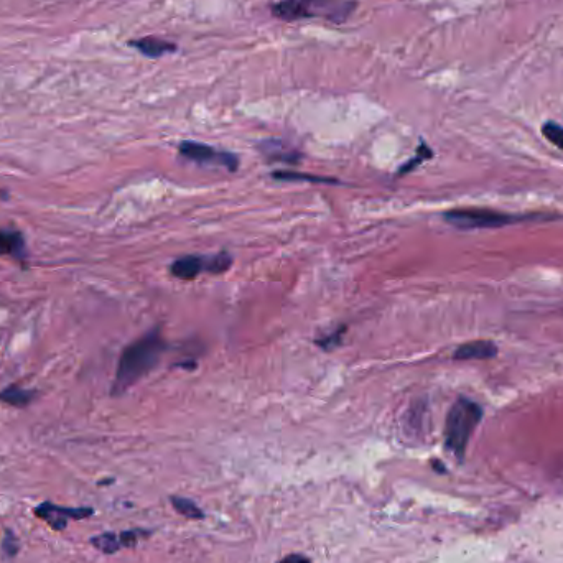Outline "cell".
I'll return each mask as SVG.
<instances>
[{
	"label": "cell",
	"mask_w": 563,
	"mask_h": 563,
	"mask_svg": "<svg viewBox=\"0 0 563 563\" xmlns=\"http://www.w3.org/2000/svg\"><path fill=\"white\" fill-rule=\"evenodd\" d=\"M165 340L159 330H152L122 351L117 364L116 379L112 384V394L121 396L127 389L152 373L165 353Z\"/></svg>",
	"instance_id": "obj_1"
},
{
	"label": "cell",
	"mask_w": 563,
	"mask_h": 563,
	"mask_svg": "<svg viewBox=\"0 0 563 563\" xmlns=\"http://www.w3.org/2000/svg\"><path fill=\"white\" fill-rule=\"evenodd\" d=\"M356 7V0H279L270 5V12L275 19L287 24L298 20L323 19L330 24L343 25Z\"/></svg>",
	"instance_id": "obj_2"
},
{
	"label": "cell",
	"mask_w": 563,
	"mask_h": 563,
	"mask_svg": "<svg viewBox=\"0 0 563 563\" xmlns=\"http://www.w3.org/2000/svg\"><path fill=\"white\" fill-rule=\"evenodd\" d=\"M481 417H483V409L480 405L465 397L458 399L448 412L445 445L458 460H463L471 433L475 432Z\"/></svg>",
	"instance_id": "obj_3"
},
{
	"label": "cell",
	"mask_w": 563,
	"mask_h": 563,
	"mask_svg": "<svg viewBox=\"0 0 563 563\" xmlns=\"http://www.w3.org/2000/svg\"><path fill=\"white\" fill-rule=\"evenodd\" d=\"M445 221L460 229H489L501 228L506 224L516 223L519 218L498 211L484 210V208H460L445 213Z\"/></svg>",
	"instance_id": "obj_4"
},
{
	"label": "cell",
	"mask_w": 563,
	"mask_h": 563,
	"mask_svg": "<svg viewBox=\"0 0 563 563\" xmlns=\"http://www.w3.org/2000/svg\"><path fill=\"white\" fill-rule=\"evenodd\" d=\"M233 259L228 252H221L215 256H187L177 259L170 267L173 277L180 280H193L200 274H223L229 270Z\"/></svg>",
	"instance_id": "obj_5"
},
{
	"label": "cell",
	"mask_w": 563,
	"mask_h": 563,
	"mask_svg": "<svg viewBox=\"0 0 563 563\" xmlns=\"http://www.w3.org/2000/svg\"><path fill=\"white\" fill-rule=\"evenodd\" d=\"M178 152L185 159L200 163V165H215V167H223L226 170H236L239 167L236 155L215 149L211 145L195 142V140H183L178 147Z\"/></svg>",
	"instance_id": "obj_6"
},
{
	"label": "cell",
	"mask_w": 563,
	"mask_h": 563,
	"mask_svg": "<svg viewBox=\"0 0 563 563\" xmlns=\"http://www.w3.org/2000/svg\"><path fill=\"white\" fill-rule=\"evenodd\" d=\"M93 514V508H65V506H58V504L50 503V501L38 504L35 508V516L47 522L53 531H63L71 519L81 521V519H86Z\"/></svg>",
	"instance_id": "obj_7"
},
{
	"label": "cell",
	"mask_w": 563,
	"mask_h": 563,
	"mask_svg": "<svg viewBox=\"0 0 563 563\" xmlns=\"http://www.w3.org/2000/svg\"><path fill=\"white\" fill-rule=\"evenodd\" d=\"M149 536L147 531H126V532H106V534H99L91 539V545L96 547L99 552L103 554H116L117 550L127 549V547H134L139 542L140 537Z\"/></svg>",
	"instance_id": "obj_8"
},
{
	"label": "cell",
	"mask_w": 563,
	"mask_h": 563,
	"mask_svg": "<svg viewBox=\"0 0 563 563\" xmlns=\"http://www.w3.org/2000/svg\"><path fill=\"white\" fill-rule=\"evenodd\" d=\"M129 47L135 48L140 55L150 60H157L165 55H173L177 53V43L168 42L165 38L160 37H142L137 40H131Z\"/></svg>",
	"instance_id": "obj_9"
},
{
	"label": "cell",
	"mask_w": 563,
	"mask_h": 563,
	"mask_svg": "<svg viewBox=\"0 0 563 563\" xmlns=\"http://www.w3.org/2000/svg\"><path fill=\"white\" fill-rule=\"evenodd\" d=\"M498 354V348L494 345L493 341L480 340L471 341L466 345H461L456 349L453 358L460 359V361H468V359H491Z\"/></svg>",
	"instance_id": "obj_10"
},
{
	"label": "cell",
	"mask_w": 563,
	"mask_h": 563,
	"mask_svg": "<svg viewBox=\"0 0 563 563\" xmlns=\"http://www.w3.org/2000/svg\"><path fill=\"white\" fill-rule=\"evenodd\" d=\"M0 256H10L17 261L27 257L25 239L19 231H0Z\"/></svg>",
	"instance_id": "obj_11"
},
{
	"label": "cell",
	"mask_w": 563,
	"mask_h": 563,
	"mask_svg": "<svg viewBox=\"0 0 563 563\" xmlns=\"http://www.w3.org/2000/svg\"><path fill=\"white\" fill-rule=\"evenodd\" d=\"M261 152L270 160H282V162L294 163L300 159V155L294 149H289L280 140H266L261 144Z\"/></svg>",
	"instance_id": "obj_12"
},
{
	"label": "cell",
	"mask_w": 563,
	"mask_h": 563,
	"mask_svg": "<svg viewBox=\"0 0 563 563\" xmlns=\"http://www.w3.org/2000/svg\"><path fill=\"white\" fill-rule=\"evenodd\" d=\"M33 397H35V392L20 389L17 386L7 387L5 391L0 392V402L14 405V407H25L33 401Z\"/></svg>",
	"instance_id": "obj_13"
},
{
	"label": "cell",
	"mask_w": 563,
	"mask_h": 563,
	"mask_svg": "<svg viewBox=\"0 0 563 563\" xmlns=\"http://www.w3.org/2000/svg\"><path fill=\"white\" fill-rule=\"evenodd\" d=\"M170 503H172L173 508H175L178 514H182V516L188 517V519H203L205 517V512L201 511L191 499L172 496Z\"/></svg>",
	"instance_id": "obj_14"
},
{
	"label": "cell",
	"mask_w": 563,
	"mask_h": 563,
	"mask_svg": "<svg viewBox=\"0 0 563 563\" xmlns=\"http://www.w3.org/2000/svg\"><path fill=\"white\" fill-rule=\"evenodd\" d=\"M274 178L277 180H292V182H313V183H335L333 178L317 177V175H308V173L298 172H274Z\"/></svg>",
	"instance_id": "obj_15"
},
{
	"label": "cell",
	"mask_w": 563,
	"mask_h": 563,
	"mask_svg": "<svg viewBox=\"0 0 563 563\" xmlns=\"http://www.w3.org/2000/svg\"><path fill=\"white\" fill-rule=\"evenodd\" d=\"M542 134H544L552 144L557 145L559 149L563 150V126H560L557 122H545L544 127H542Z\"/></svg>",
	"instance_id": "obj_16"
},
{
	"label": "cell",
	"mask_w": 563,
	"mask_h": 563,
	"mask_svg": "<svg viewBox=\"0 0 563 563\" xmlns=\"http://www.w3.org/2000/svg\"><path fill=\"white\" fill-rule=\"evenodd\" d=\"M2 552H4L5 557H15L17 552H19V539L15 537L14 532L5 531L4 539H2Z\"/></svg>",
	"instance_id": "obj_17"
},
{
	"label": "cell",
	"mask_w": 563,
	"mask_h": 563,
	"mask_svg": "<svg viewBox=\"0 0 563 563\" xmlns=\"http://www.w3.org/2000/svg\"><path fill=\"white\" fill-rule=\"evenodd\" d=\"M429 157H432V152H430L429 147L425 144L420 145L419 150H417V157L410 160V162H407V165L402 168L401 173H407L410 172V170H414L420 162H424V160L429 159Z\"/></svg>",
	"instance_id": "obj_18"
},
{
	"label": "cell",
	"mask_w": 563,
	"mask_h": 563,
	"mask_svg": "<svg viewBox=\"0 0 563 563\" xmlns=\"http://www.w3.org/2000/svg\"><path fill=\"white\" fill-rule=\"evenodd\" d=\"M277 563H312V562H310V559H307L305 555L290 554L287 555V557H284V559L279 560V562Z\"/></svg>",
	"instance_id": "obj_19"
}]
</instances>
